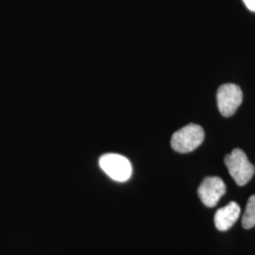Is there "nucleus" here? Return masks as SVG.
<instances>
[{"label":"nucleus","mask_w":255,"mask_h":255,"mask_svg":"<svg viewBox=\"0 0 255 255\" xmlns=\"http://www.w3.org/2000/svg\"><path fill=\"white\" fill-rule=\"evenodd\" d=\"M243 2L248 9L255 11V0H243Z\"/></svg>","instance_id":"6e6552de"},{"label":"nucleus","mask_w":255,"mask_h":255,"mask_svg":"<svg viewBox=\"0 0 255 255\" xmlns=\"http://www.w3.org/2000/svg\"><path fill=\"white\" fill-rule=\"evenodd\" d=\"M203 140V128L197 124H189L174 133L171 146L179 153H189L201 146Z\"/></svg>","instance_id":"f03ea898"},{"label":"nucleus","mask_w":255,"mask_h":255,"mask_svg":"<svg viewBox=\"0 0 255 255\" xmlns=\"http://www.w3.org/2000/svg\"><path fill=\"white\" fill-rule=\"evenodd\" d=\"M224 163L229 173L239 186L246 185L255 175L254 164L249 161L246 153L240 148H235L230 154L226 155Z\"/></svg>","instance_id":"f257e3e1"},{"label":"nucleus","mask_w":255,"mask_h":255,"mask_svg":"<svg viewBox=\"0 0 255 255\" xmlns=\"http://www.w3.org/2000/svg\"><path fill=\"white\" fill-rule=\"evenodd\" d=\"M243 228H254L255 226V195H253L247 203L246 210L242 219Z\"/></svg>","instance_id":"0eeeda50"},{"label":"nucleus","mask_w":255,"mask_h":255,"mask_svg":"<svg viewBox=\"0 0 255 255\" xmlns=\"http://www.w3.org/2000/svg\"><path fill=\"white\" fill-rule=\"evenodd\" d=\"M241 213L240 206L235 201H231L228 205L218 210L215 214V225L220 232L228 231L232 228Z\"/></svg>","instance_id":"423d86ee"},{"label":"nucleus","mask_w":255,"mask_h":255,"mask_svg":"<svg viewBox=\"0 0 255 255\" xmlns=\"http://www.w3.org/2000/svg\"><path fill=\"white\" fill-rule=\"evenodd\" d=\"M225 193L226 185L219 177L205 178L198 189L201 202L210 208L215 207Z\"/></svg>","instance_id":"39448f33"},{"label":"nucleus","mask_w":255,"mask_h":255,"mask_svg":"<svg viewBox=\"0 0 255 255\" xmlns=\"http://www.w3.org/2000/svg\"><path fill=\"white\" fill-rule=\"evenodd\" d=\"M100 166L111 179L117 182H126L132 173L130 162L126 157L116 153L102 155Z\"/></svg>","instance_id":"7ed1b4c3"},{"label":"nucleus","mask_w":255,"mask_h":255,"mask_svg":"<svg viewBox=\"0 0 255 255\" xmlns=\"http://www.w3.org/2000/svg\"><path fill=\"white\" fill-rule=\"evenodd\" d=\"M219 112L223 117L233 116L243 101L241 88L234 83H226L219 87L217 94Z\"/></svg>","instance_id":"20e7f679"}]
</instances>
